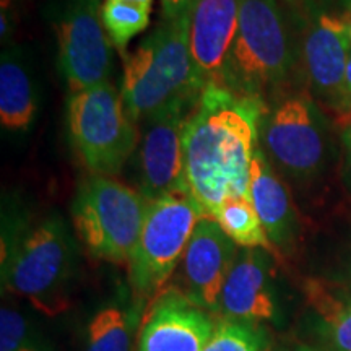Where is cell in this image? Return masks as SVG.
<instances>
[{
    "instance_id": "cell-1",
    "label": "cell",
    "mask_w": 351,
    "mask_h": 351,
    "mask_svg": "<svg viewBox=\"0 0 351 351\" xmlns=\"http://www.w3.org/2000/svg\"><path fill=\"white\" fill-rule=\"evenodd\" d=\"M267 104L225 86H205L184 129V169L192 199L213 218L223 202L249 197V173Z\"/></svg>"
},
{
    "instance_id": "cell-2",
    "label": "cell",
    "mask_w": 351,
    "mask_h": 351,
    "mask_svg": "<svg viewBox=\"0 0 351 351\" xmlns=\"http://www.w3.org/2000/svg\"><path fill=\"white\" fill-rule=\"evenodd\" d=\"M301 60L291 25L278 0H239V20L217 85L269 104L287 91Z\"/></svg>"
},
{
    "instance_id": "cell-3",
    "label": "cell",
    "mask_w": 351,
    "mask_h": 351,
    "mask_svg": "<svg viewBox=\"0 0 351 351\" xmlns=\"http://www.w3.org/2000/svg\"><path fill=\"white\" fill-rule=\"evenodd\" d=\"M191 13L163 20L124 59L121 96L135 125L143 124L179 101H195L204 88L192 64Z\"/></svg>"
},
{
    "instance_id": "cell-4",
    "label": "cell",
    "mask_w": 351,
    "mask_h": 351,
    "mask_svg": "<svg viewBox=\"0 0 351 351\" xmlns=\"http://www.w3.org/2000/svg\"><path fill=\"white\" fill-rule=\"evenodd\" d=\"M77 269V247L62 217L28 226L2 258V289L25 298L46 314L62 313Z\"/></svg>"
},
{
    "instance_id": "cell-5",
    "label": "cell",
    "mask_w": 351,
    "mask_h": 351,
    "mask_svg": "<svg viewBox=\"0 0 351 351\" xmlns=\"http://www.w3.org/2000/svg\"><path fill=\"white\" fill-rule=\"evenodd\" d=\"M328 138V121L309 90H287L267 104L258 145L285 181L307 186L319 179L327 168Z\"/></svg>"
},
{
    "instance_id": "cell-6",
    "label": "cell",
    "mask_w": 351,
    "mask_h": 351,
    "mask_svg": "<svg viewBox=\"0 0 351 351\" xmlns=\"http://www.w3.org/2000/svg\"><path fill=\"white\" fill-rule=\"evenodd\" d=\"M148 202L116 178L90 174L78 184L72 202L78 239L95 258L129 265Z\"/></svg>"
},
{
    "instance_id": "cell-7",
    "label": "cell",
    "mask_w": 351,
    "mask_h": 351,
    "mask_svg": "<svg viewBox=\"0 0 351 351\" xmlns=\"http://www.w3.org/2000/svg\"><path fill=\"white\" fill-rule=\"evenodd\" d=\"M65 119L70 147L90 174L114 178L137 150V127L111 82L70 93Z\"/></svg>"
},
{
    "instance_id": "cell-8",
    "label": "cell",
    "mask_w": 351,
    "mask_h": 351,
    "mask_svg": "<svg viewBox=\"0 0 351 351\" xmlns=\"http://www.w3.org/2000/svg\"><path fill=\"white\" fill-rule=\"evenodd\" d=\"M202 217L204 213L189 192L148 202L142 232L129 262L135 300L155 301L163 291Z\"/></svg>"
},
{
    "instance_id": "cell-9",
    "label": "cell",
    "mask_w": 351,
    "mask_h": 351,
    "mask_svg": "<svg viewBox=\"0 0 351 351\" xmlns=\"http://www.w3.org/2000/svg\"><path fill=\"white\" fill-rule=\"evenodd\" d=\"M101 0H64L57 16V65L70 93L111 82L112 43Z\"/></svg>"
},
{
    "instance_id": "cell-10",
    "label": "cell",
    "mask_w": 351,
    "mask_h": 351,
    "mask_svg": "<svg viewBox=\"0 0 351 351\" xmlns=\"http://www.w3.org/2000/svg\"><path fill=\"white\" fill-rule=\"evenodd\" d=\"M195 101H179L143 124L135 150L138 192L147 200L189 192L184 169V129ZM191 194V192H189Z\"/></svg>"
},
{
    "instance_id": "cell-11",
    "label": "cell",
    "mask_w": 351,
    "mask_h": 351,
    "mask_svg": "<svg viewBox=\"0 0 351 351\" xmlns=\"http://www.w3.org/2000/svg\"><path fill=\"white\" fill-rule=\"evenodd\" d=\"M270 254L261 247L239 249L219 296L217 314L221 319L251 324H278L282 320Z\"/></svg>"
},
{
    "instance_id": "cell-12",
    "label": "cell",
    "mask_w": 351,
    "mask_h": 351,
    "mask_svg": "<svg viewBox=\"0 0 351 351\" xmlns=\"http://www.w3.org/2000/svg\"><path fill=\"white\" fill-rule=\"evenodd\" d=\"M238 247L213 218L202 217L182 256V288L179 289L197 306L217 314Z\"/></svg>"
},
{
    "instance_id": "cell-13",
    "label": "cell",
    "mask_w": 351,
    "mask_h": 351,
    "mask_svg": "<svg viewBox=\"0 0 351 351\" xmlns=\"http://www.w3.org/2000/svg\"><path fill=\"white\" fill-rule=\"evenodd\" d=\"M217 322L179 288L163 289L145 317L137 351H204Z\"/></svg>"
},
{
    "instance_id": "cell-14",
    "label": "cell",
    "mask_w": 351,
    "mask_h": 351,
    "mask_svg": "<svg viewBox=\"0 0 351 351\" xmlns=\"http://www.w3.org/2000/svg\"><path fill=\"white\" fill-rule=\"evenodd\" d=\"M350 54L351 39L343 15H314L302 34L301 60L311 95L330 111L339 99Z\"/></svg>"
},
{
    "instance_id": "cell-15",
    "label": "cell",
    "mask_w": 351,
    "mask_h": 351,
    "mask_svg": "<svg viewBox=\"0 0 351 351\" xmlns=\"http://www.w3.org/2000/svg\"><path fill=\"white\" fill-rule=\"evenodd\" d=\"M239 0H194L191 8L192 64L202 88L219 83L238 32Z\"/></svg>"
},
{
    "instance_id": "cell-16",
    "label": "cell",
    "mask_w": 351,
    "mask_h": 351,
    "mask_svg": "<svg viewBox=\"0 0 351 351\" xmlns=\"http://www.w3.org/2000/svg\"><path fill=\"white\" fill-rule=\"evenodd\" d=\"M249 200L274 249L291 251L300 236V218L285 179L267 160L261 145L254 153L249 173Z\"/></svg>"
},
{
    "instance_id": "cell-17",
    "label": "cell",
    "mask_w": 351,
    "mask_h": 351,
    "mask_svg": "<svg viewBox=\"0 0 351 351\" xmlns=\"http://www.w3.org/2000/svg\"><path fill=\"white\" fill-rule=\"evenodd\" d=\"M39 112V93L19 47L3 49L0 59V122L7 132H28Z\"/></svg>"
},
{
    "instance_id": "cell-18",
    "label": "cell",
    "mask_w": 351,
    "mask_h": 351,
    "mask_svg": "<svg viewBox=\"0 0 351 351\" xmlns=\"http://www.w3.org/2000/svg\"><path fill=\"white\" fill-rule=\"evenodd\" d=\"M304 295L328 351H351V289L307 280Z\"/></svg>"
},
{
    "instance_id": "cell-19",
    "label": "cell",
    "mask_w": 351,
    "mask_h": 351,
    "mask_svg": "<svg viewBox=\"0 0 351 351\" xmlns=\"http://www.w3.org/2000/svg\"><path fill=\"white\" fill-rule=\"evenodd\" d=\"M142 304L111 301L99 307L88 322L85 351H129Z\"/></svg>"
},
{
    "instance_id": "cell-20",
    "label": "cell",
    "mask_w": 351,
    "mask_h": 351,
    "mask_svg": "<svg viewBox=\"0 0 351 351\" xmlns=\"http://www.w3.org/2000/svg\"><path fill=\"white\" fill-rule=\"evenodd\" d=\"M213 219L230 236V239L241 247H261L269 252L275 251L249 197H231L225 200L215 213Z\"/></svg>"
},
{
    "instance_id": "cell-21",
    "label": "cell",
    "mask_w": 351,
    "mask_h": 351,
    "mask_svg": "<svg viewBox=\"0 0 351 351\" xmlns=\"http://www.w3.org/2000/svg\"><path fill=\"white\" fill-rule=\"evenodd\" d=\"M101 20L112 46L124 52L130 39L147 29L150 23V12L117 0H104L101 7Z\"/></svg>"
},
{
    "instance_id": "cell-22",
    "label": "cell",
    "mask_w": 351,
    "mask_h": 351,
    "mask_svg": "<svg viewBox=\"0 0 351 351\" xmlns=\"http://www.w3.org/2000/svg\"><path fill=\"white\" fill-rule=\"evenodd\" d=\"M270 335L262 324L221 319L204 351H269Z\"/></svg>"
},
{
    "instance_id": "cell-23",
    "label": "cell",
    "mask_w": 351,
    "mask_h": 351,
    "mask_svg": "<svg viewBox=\"0 0 351 351\" xmlns=\"http://www.w3.org/2000/svg\"><path fill=\"white\" fill-rule=\"evenodd\" d=\"M0 351H49L29 330L19 311L3 306L0 313Z\"/></svg>"
},
{
    "instance_id": "cell-24",
    "label": "cell",
    "mask_w": 351,
    "mask_h": 351,
    "mask_svg": "<svg viewBox=\"0 0 351 351\" xmlns=\"http://www.w3.org/2000/svg\"><path fill=\"white\" fill-rule=\"evenodd\" d=\"M341 140V178L351 191V129L340 132Z\"/></svg>"
},
{
    "instance_id": "cell-25",
    "label": "cell",
    "mask_w": 351,
    "mask_h": 351,
    "mask_svg": "<svg viewBox=\"0 0 351 351\" xmlns=\"http://www.w3.org/2000/svg\"><path fill=\"white\" fill-rule=\"evenodd\" d=\"M163 8V20H173L191 13L194 0H160Z\"/></svg>"
},
{
    "instance_id": "cell-26",
    "label": "cell",
    "mask_w": 351,
    "mask_h": 351,
    "mask_svg": "<svg viewBox=\"0 0 351 351\" xmlns=\"http://www.w3.org/2000/svg\"><path fill=\"white\" fill-rule=\"evenodd\" d=\"M350 103H351V54H350L348 64H346V69H345V77H343V83H341V88H340L339 99H337L335 106H333L330 112H335L337 109L343 108Z\"/></svg>"
},
{
    "instance_id": "cell-27",
    "label": "cell",
    "mask_w": 351,
    "mask_h": 351,
    "mask_svg": "<svg viewBox=\"0 0 351 351\" xmlns=\"http://www.w3.org/2000/svg\"><path fill=\"white\" fill-rule=\"evenodd\" d=\"M333 114V124H335L337 129L340 132L351 129V103L346 104V106L337 109Z\"/></svg>"
},
{
    "instance_id": "cell-28",
    "label": "cell",
    "mask_w": 351,
    "mask_h": 351,
    "mask_svg": "<svg viewBox=\"0 0 351 351\" xmlns=\"http://www.w3.org/2000/svg\"><path fill=\"white\" fill-rule=\"evenodd\" d=\"M117 2H124V3H129V5L145 8V10L148 12H152V7H153V0H117Z\"/></svg>"
},
{
    "instance_id": "cell-29",
    "label": "cell",
    "mask_w": 351,
    "mask_h": 351,
    "mask_svg": "<svg viewBox=\"0 0 351 351\" xmlns=\"http://www.w3.org/2000/svg\"><path fill=\"white\" fill-rule=\"evenodd\" d=\"M343 19L346 21V28H348V34H350V39H351V0H346V2H345Z\"/></svg>"
},
{
    "instance_id": "cell-30",
    "label": "cell",
    "mask_w": 351,
    "mask_h": 351,
    "mask_svg": "<svg viewBox=\"0 0 351 351\" xmlns=\"http://www.w3.org/2000/svg\"><path fill=\"white\" fill-rule=\"evenodd\" d=\"M346 278H348V288L351 289V256H350L348 265H346Z\"/></svg>"
},
{
    "instance_id": "cell-31",
    "label": "cell",
    "mask_w": 351,
    "mask_h": 351,
    "mask_svg": "<svg viewBox=\"0 0 351 351\" xmlns=\"http://www.w3.org/2000/svg\"><path fill=\"white\" fill-rule=\"evenodd\" d=\"M295 351H317V350L311 348V346H300V348H296Z\"/></svg>"
},
{
    "instance_id": "cell-32",
    "label": "cell",
    "mask_w": 351,
    "mask_h": 351,
    "mask_svg": "<svg viewBox=\"0 0 351 351\" xmlns=\"http://www.w3.org/2000/svg\"><path fill=\"white\" fill-rule=\"evenodd\" d=\"M287 2H291V3H298V2H309V0H287Z\"/></svg>"
}]
</instances>
